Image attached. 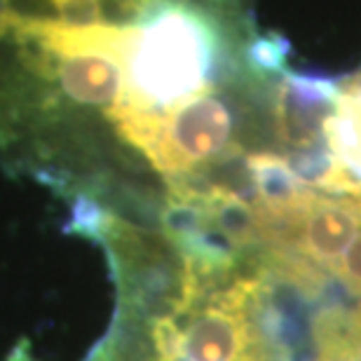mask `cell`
Here are the masks:
<instances>
[{"mask_svg":"<svg viewBox=\"0 0 361 361\" xmlns=\"http://www.w3.org/2000/svg\"><path fill=\"white\" fill-rule=\"evenodd\" d=\"M361 230V197L312 190L302 212L272 233L277 251L293 249L305 263L331 268L341 261Z\"/></svg>","mask_w":361,"mask_h":361,"instance_id":"cell-2","label":"cell"},{"mask_svg":"<svg viewBox=\"0 0 361 361\" xmlns=\"http://www.w3.org/2000/svg\"><path fill=\"white\" fill-rule=\"evenodd\" d=\"M341 82L322 75L284 73L272 90V122L279 143L293 157L319 153L324 122L334 111ZM326 143V141H324Z\"/></svg>","mask_w":361,"mask_h":361,"instance_id":"cell-3","label":"cell"},{"mask_svg":"<svg viewBox=\"0 0 361 361\" xmlns=\"http://www.w3.org/2000/svg\"><path fill=\"white\" fill-rule=\"evenodd\" d=\"M324 141L331 157L361 180V78L341 85L334 111L324 122Z\"/></svg>","mask_w":361,"mask_h":361,"instance_id":"cell-4","label":"cell"},{"mask_svg":"<svg viewBox=\"0 0 361 361\" xmlns=\"http://www.w3.org/2000/svg\"><path fill=\"white\" fill-rule=\"evenodd\" d=\"M261 279L240 277L207 293L188 310L180 326V361H263V343L254 324V305L261 300ZM178 322V317H174Z\"/></svg>","mask_w":361,"mask_h":361,"instance_id":"cell-1","label":"cell"}]
</instances>
